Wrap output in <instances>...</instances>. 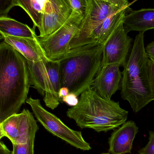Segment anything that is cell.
<instances>
[{
    "label": "cell",
    "instance_id": "1",
    "mask_svg": "<svg viewBox=\"0 0 154 154\" xmlns=\"http://www.w3.org/2000/svg\"><path fill=\"white\" fill-rule=\"evenodd\" d=\"M26 59L10 45L0 43V123L17 114L30 88Z\"/></svg>",
    "mask_w": 154,
    "mask_h": 154
},
{
    "label": "cell",
    "instance_id": "2",
    "mask_svg": "<svg viewBox=\"0 0 154 154\" xmlns=\"http://www.w3.org/2000/svg\"><path fill=\"white\" fill-rule=\"evenodd\" d=\"M66 115L81 128L107 132L125 123L128 112L119 102L102 98L91 87L81 94L76 106L67 110Z\"/></svg>",
    "mask_w": 154,
    "mask_h": 154
},
{
    "label": "cell",
    "instance_id": "3",
    "mask_svg": "<svg viewBox=\"0 0 154 154\" xmlns=\"http://www.w3.org/2000/svg\"><path fill=\"white\" fill-rule=\"evenodd\" d=\"M103 45L94 43L71 49L58 60L61 87L77 96L92 87L101 67Z\"/></svg>",
    "mask_w": 154,
    "mask_h": 154
},
{
    "label": "cell",
    "instance_id": "4",
    "mask_svg": "<svg viewBox=\"0 0 154 154\" xmlns=\"http://www.w3.org/2000/svg\"><path fill=\"white\" fill-rule=\"evenodd\" d=\"M144 33L139 32L136 35L123 67L121 82V96L128 102L136 113L154 100L149 75V59L145 52Z\"/></svg>",
    "mask_w": 154,
    "mask_h": 154
},
{
    "label": "cell",
    "instance_id": "5",
    "mask_svg": "<svg viewBox=\"0 0 154 154\" xmlns=\"http://www.w3.org/2000/svg\"><path fill=\"white\" fill-rule=\"evenodd\" d=\"M27 62L31 85L43 96L46 106L54 109L61 102L58 96L61 88L59 61L45 57L36 63Z\"/></svg>",
    "mask_w": 154,
    "mask_h": 154
},
{
    "label": "cell",
    "instance_id": "6",
    "mask_svg": "<svg viewBox=\"0 0 154 154\" xmlns=\"http://www.w3.org/2000/svg\"><path fill=\"white\" fill-rule=\"evenodd\" d=\"M84 17V13L73 11L66 22L57 31L48 37L35 39L45 56L52 60L62 58L70 51L69 45L76 34Z\"/></svg>",
    "mask_w": 154,
    "mask_h": 154
},
{
    "label": "cell",
    "instance_id": "7",
    "mask_svg": "<svg viewBox=\"0 0 154 154\" xmlns=\"http://www.w3.org/2000/svg\"><path fill=\"white\" fill-rule=\"evenodd\" d=\"M26 103L31 107L38 121L51 134L78 149H91V145L85 140L81 131L67 127L58 117L45 109L39 100L29 97Z\"/></svg>",
    "mask_w": 154,
    "mask_h": 154
},
{
    "label": "cell",
    "instance_id": "8",
    "mask_svg": "<svg viewBox=\"0 0 154 154\" xmlns=\"http://www.w3.org/2000/svg\"><path fill=\"white\" fill-rule=\"evenodd\" d=\"M114 3L115 0H86L84 17L79 30L69 45L70 50L87 45L89 38L102 25Z\"/></svg>",
    "mask_w": 154,
    "mask_h": 154
},
{
    "label": "cell",
    "instance_id": "9",
    "mask_svg": "<svg viewBox=\"0 0 154 154\" xmlns=\"http://www.w3.org/2000/svg\"><path fill=\"white\" fill-rule=\"evenodd\" d=\"M38 127L33 114L24 109L20 113L12 115L0 123V139L6 137L12 144H26L31 132Z\"/></svg>",
    "mask_w": 154,
    "mask_h": 154
},
{
    "label": "cell",
    "instance_id": "10",
    "mask_svg": "<svg viewBox=\"0 0 154 154\" xmlns=\"http://www.w3.org/2000/svg\"><path fill=\"white\" fill-rule=\"evenodd\" d=\"M122 23L103 45L101 67L116 64L124 67L129 57L132 39Z\"/></svg>",
    "mask_w": 154,
    "mask_h": 154
},
{
    "label": "cell",
    "instance_id": "11",
    "mask_svg": "<svg viewBox=\"0 0 154 154\" xmlns=\"http://www.w3.org/2000/svg\"><path fill=\"white\" fill-rule=\"evenodd\" d=\"M72 11L67 0H47L38 37H47L57 31L68 20Z\"/></svg>",
    "mask_w": 154,
    "mask_h": 154
},
{
    "label": "cell",
    "instance_id": "12",
    "mask_svg": "<svg viewBox=\"0 0 154 154\" xmlns=\"http://www.w3.org/2000/svg\"><path fill=\"white\" fill-rule=\"evenodd\" d=\"M136 2H129L126 0H115L112 9L102 25L91 35L87 45L97 42L103 45L114 30L123 23L126 15L132 11L130 7Z\"/></svg>",
    "mask_w": 154,
    "mask_h": 154
},
{
    "label": "cell",
    "instance_id": "13",
    "mask_svg": "<svg viewBox=\"0 0 154 154\" xmlns=\"http://www.w3.org/2000/svg\"><path fill=\"white\" fill-rule=\"evenodd\" d=\"M118 65H107L101 67L94 79L92 88L98 95L111 100L121 87L122 72Z\"/></svg>",
    "mask_w": 154,
    "mask_h": 154
},
{
    "label": "cell",
    "instance_id": "14",
    "mask_svg": "<svg viewBox=\"0 0 154 154\" xmlns=\"http://www.w3.org/2000/svg\"><path fill=\"white\" fill-rule=\"evenodd\" d=\"M138 132V127L134 121L126 122L121 127L115 130L109 138V153L131 154L133 140Z\"/></svg>",
    "mask_w": 154,
    "mask_h": 154
},
{
    "label": "cell",
    "instance_id": "15",
    "mask_svg": "<svg viewBox=\"0 0 154 154\" xmlns=\"http://www.w3.org/2000/svg\"><path fill=\"white\" fill-rule=\"evenodd\" d=\"M35 37L28 38L10 36H0L1 39H3V41L10 45L27 61L33 63L38 62L46 57Z\"/></svg>",
    "mask_w": 154,
    "mask_h": 154
},
{
    "label": "cell",
    "instance_id": "16",
    "mask_svg": "<svg viewBox=\"0 0 154 154\" xmlns=\"http://www.w3.org/2000/svg\"><path fill=\"white\" fill-rule=\"evenodd\" d=\"M123 25L128 32L136 31L144 33L154 29V8L132 11L126 15Z\"/></svg>",
    "mask_w": 154,
    "mask_h": 154
},
{
    "label": "cell",
    "instance_id": "17",
    "mask_svg": "<svg viewBox=\"0 0 154 154\" xmlns=\"http://www.w3.org/2000/svg\"><path fill=\"white\" fill-rule=\"evenodd\" d=\"M0 36L35 38L36 34L33 28L9 17H0Z\"/></svg>",
    "mask_w": 154,
    "mask_h": 154
},
{
    "label": "cell",
    "instance_id": "18",
    "mask_svg": "<svg viewBox=\"0 0 154 154\" xmlns=\"http://www.w3.org/2000/svg\"><path fill=\"white\" fill-rule=\"evenodd\" d=\"M47 0H17V6L23 9L33 21L35 30L40 29L42 15Z\"/></svg>",
    "mask_w": 154,
    "mask_h": 154
},
{
    "label": "cell",
    "instance_id": "19",
    "mask_svg": "<svg viewBox=\"0 0 154 154\" xmlns=\"http://www.w3.org/2000/svg\"><path fill=\"white\" fill-rule=\"evenodd\" d=\"M38 130V127L35 128L31 132L28 142L22 145H13V150L11 154H35L34 146L36 133Z\"/></svg>",
    "mask_w": 154,
    "mask_h": 154
},
{
    "label": "cell",
    "instance_id": "20",
    "mask_svg": "<svg viewBox=\"0 0 154 154\" xmlns=\"http://www.w3.org/2000/svg\"><path fill=\"white\" fill-rule=\"evenodd\" d=\"M15 6H17V0H0V17H8L10 11Z\"/></svg>",
    "mask_w": 154,
    "mask_h": 154
},
{
    "label": "cell",
    "instance_id": "21",
    "mask_svg": "<svg viewBox=\"0 0 154 154\" xmlns=\"http://www.w3.org/2000/svg\"><path fill=\"white\" fill-rule=\"evenodd\" d=\"M139 154H154V131H149V137L147 144L138 151Z\"/></svg>",
    "mask_w": 154,
    "mask_h": 154
},
{
    "label": "cell",
    "instance_id": "22",
    "mask_svg": "<svg viewBox=\"0 0 154 154\" xmlns=\"http://www.w3.org/2000/svg\"><path fill=\"white\" fill-rule=\"evenodd\" d=\"M73 11L85 13L86 7V0H67Z\"/></svg>",
    "mask_w": 154,
    "mask_h": 154
},
{
    "label": "cell",
    "instance_id": "23",
    "mask_svg": "<svg viewBox=\"0 0 154 154\" xmlns=\"http://www.w3.org/2000/svg\"><path fill=\"white\" fill-rule=\"evenodd\" d=\"M77 97L78 96L74 94L69 93L67 96L62 99V101L65 103L69 106H72V107H74L79 103V100H78Z\"/></svg>",
    "mask_w": 154,
    "mask_h": 154
},
{
    "label": "cell",
    "instance_id": "24",
    "mask_svg": "<svg viewBox=\"0 0 154 154\" xmlns=\"http://www.w3.org/2000/svg\"><path fill=\"white\" fill-rule=\"evenodd\" d=\"M148 69L150 87L154 99V62L150 60L149 61Z\"/></svg>",
    "mask_w": 154,
    "mask_h": 154
},
{
    "label": "cell",
    "instance_id": "25",
    "mask_svg": "<svg viewBox=\"0 0 154 154\" xmlns=\"http://www.w3.org/2000/svg\"><path fill=\"white\" fill-rule=\"evenodd\" d=\"M145 52L149 60L154 62V41L149 43L145 47Z\"/></svg>",
    "mask_w": 154,
    "mask_h": 154
},
{
    "label": "cell",
    "instance_id": "26",
    "mask_svg": "<svg viewBox=\"0 0 154 154\" xmlns=\"http://www.w3.org/2000/svg\"><path fill=\"white\" fill-rule=\"evenodd\" d=\"M70 91L69 89L66 87H61L59 91L58 96L61 101H62V99L67 96L69 94Z\"/></svg>",
    "mask_w": 154,
    "mask_h": 154
},
{
    "label": "cell",
    "instance_id": "27",
    "mask_svg": "<svg viewBox=\"0 0 154 154\" xmlns=\"http://www.w3.org/2000/svg\"><path fill=\"white\" fill-rule=\"evenodd\" d=\"M0 154H11V152L3 141L0 142Z\"/></svg>",
    "mask_w": 154,
    "mask_h": 154
},
{
    "label": "cell",
    "instance_id": "28",
    "mask_svg": "<svg viewBox=\"0 0 154 154\" xmlns=\"http://www.w3.org/2000/svg\"><path fill=\"white\" fill-rule=\"evenodd\" d=\"M110 154V153H103V154Z\"/></svg>",
    "mask_w": 154,
    "mask_h": 154
}]
</instances>
